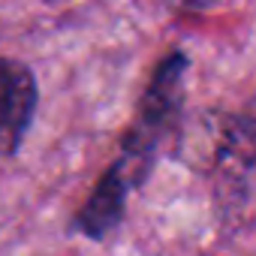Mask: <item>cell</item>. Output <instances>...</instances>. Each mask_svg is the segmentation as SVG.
Returning a JSON list of instances; mask_svg holds the SVG:
<instances>
[{"label":"cell","instance_id":"obj_1","mask_svg":"<svg viewBox=\"0 0 256 256\" xmlns=\"http://www.w3.org/2000/svg\"><path fill=\"white\" fill-rule=\"evenodd\" d=\"M187 54L181 52H172L166 54L151 82H148V90L136 108V118L130 124V130L124 133V142H120V157L114 160L118 169L130 178L133 190L145 184L151 166H154V157L169 133V126L178 120V112H181V102H184V76H187Z\"/></svg>","mask_w":256,"mask_h":256},{"label":"cell","instance_id":"obj_2","mask_svg":"<svg viewBox=\"0 0 256 256\" xmlns=\"http://www.w3.org/2000/svg\"><path fill=\"white\" fill-rule=\"evenodd\" d=\"M40 102V88L22 60L0 58V157L18 154Z\"/></svg>","mask_w":256,"mask_h":256},{"label":"cell","instance_id":"obj_3","mask_svg":"<svg viewBox=\"0 0 256 256\" xmlns=\"http://www.w3.org/2000/svg\"><path fill=\"white\" fill-rule=\"evenodd\" d=\"M130 190H133L130 178L118 169V163H112L108 172L94 187L90 199L78 208V214L72 220V229L84 238H94V241L112 235L118 229L120 217H124V205H126V193Z\"/></svg>","mask_w":256,"mask_h":256},{"label":"cell","instance_id":"obj_4","mask_svg":"<svg viewBox=\"0 0 256 256\" xmlns=\"http://www.w3.org/2000/svg\"><path fill=\"white\" fill-rule=\"evenodd\" d=\"M175 4H184V6H205L208 0H175Z\"/></svg>","mask_w":256,"mask_h":256}]
</instances>
